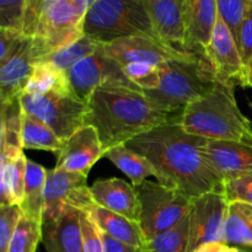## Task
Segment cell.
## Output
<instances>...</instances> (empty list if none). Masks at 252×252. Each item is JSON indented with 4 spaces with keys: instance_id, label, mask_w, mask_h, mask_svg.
<instances>
[{
    "instance_id": "cell-24",
    "label": "cell",
    "mask_w": 252,
    "mask_h": 252,
    "mask_svg": "<svg viewBox=\"0 0 252 252\" xmlns=\"http://www.w3.org/2000/svg\"><path fill=\"white\" fill-rule=\"evenodd\" d=\"M105 158L111 160L117 169L127 175L134 187L143 184L149 176L157 177L158 181L160 180V174L155 169L154 165L147 158L128 148L126 144H121L108 149L105 153Z\"/></svg>"
},
{
    "instance_id": "cell-35",
    "label": "cell",
    "mask_w": 252,
    "mask_h": 252,
    "mask_svg": "<svg viewBox=\"0 0 252 252\" xmlns=\"http://www.w3.org/2000/svg\"><path fill=\"white\" fill-rule=\"evenodd\" d=\"M223 194L228 203L243 202L252 204V174L223 182Z\"/></svg>"
},
{
    "instance_id": "cell-4",
    "label": "cell",
    "mask_w": 252,
    "mask_h": 252,
    "mask_svg": "<svg viewBox=\"0 0 252 252\" xmlns=\"http://www.w3.org/2000/svg\"><path fill=\"white\" fill-rule=\"evenodd\" d=\"M161 80L154 90L143 91L153 107L176 113L199 100L214 88L217 76L203 54L186 61H170L160 65Z\"/></svg>"
},
{
    "instance_id": "cell-39",
    "label": "cell",
    "mask_w": 252,
    "mask_h": 252,
    "mask_svg": "<svg viewBox=\"0 0 252 252\" xmlns=\"http://www.w3.org/2000/svg\"><path fill=\"white\" fill-rule=\"evenodd\" d=\"M22 36V32L0 27V62L4 61L14 51L15 47L21 41Z\"/></svg>"
},
{
    "instance_id": "cell-3",
    "label": "cell",
    "mask_w": 252,
    "mask_h": 252,
    "mask_svg": "<svg viewBox=\"0 0 252 252\" xmlns=\"http://www.w3.org/2000/svg\"><path fill=\"white\" fill-rule=\"evenodd\" d=\"M234 81L217 80L207 95L187 105L177 116L185 132L211 140H230L252 145V125L241 112Z\"/></svg>"
},
{
    "instance_id": "cell-27",
    "label": "cell",
    "mask_w": 252,
    "mask_h": 252,
    "mask_svg": "<svg viewBox=\"0 0 252 252\" xmlns=\"http://www.w3.org/2000/svg\"><path fill=\"white\" fill-rule=\"evenodd\" d=\"M24 110V108H22ZM22 148L24 149L46 150L56 155L63 148L64 142L51 127L36 116L22 111Z\"/></svg>"
},
{
    "instance_id": "cell-10",
    "label": "cell",
    "mask_w": 252,
    "mask_h": 252,
    "mask_svg": "<svg viewBox=\"0 0 252 252\" xmlns=\"http://www.w3.org/2000/svg\"><path fill=\"white\" fill-rule=\"evenodd\" d=\"M49 51L39 39L22 36L14 51L0 62V100L7 102L20 97L29 83L34 65L46 61Z\"/></svg>"
},
{
    "instance_id": "cell-23",
    "label": "cell",
    "mask_w": 252,
    "mask_h": 252,
    "mask_svg": "<svg viewBox=\"0 0 252 252\" xmlns=\"http://www.w3.org/2000/svg\"><path fill=\"white\" fill-rule=\"evenodd\" d=\"M22 106L20 97L1 103L0 157L14 158L22 148Z\"/></svg>"
},
{
    "instance_id": "cell-11",
    "label": "cell",
    "mask_w": 252,
    "mask_h": 252,
    "mask_svg": "<svg viewBox=\"0 0 252 252\" xmlns=\"http://www.w3.org/2000/svg\"><path fill=\"white\" fill-rule=\"evenodd\" d=\"M226 211L223 192H211L194 199L189 212L187 252H194L204 244L224 243Z\"/></svg>"
},
{
    "instance_id": "cell-15",
    "label": "cell",
    "mask_w": 252,
    "mask_h": 252,
    "mask_svg": "<svg viewBox=\"0 0 252 252\" xmlns=\"http://www.w3.org/2000/svg\"><path fill=\"white\" fill-rule=\"evenodd\" d=\"M202 153L214 174L223 182L252 174L251 144L206 139Z\"/></svg>"
},
{
    "instance_id": "cell-18",
    "label": "cell",
    "mask_w": 252,
    "mask_h": 252,
    "mask_svg": "<svg viewBox=\"0 0 252 252\" xmlns=\"http://www.w3.org/2000/svg\"><path fill=\"white\" fill-rule=\"evenodd\" d=\"M219 16L217 0H186L185 51L204 54Z\"/></svg>"
},
{
    "instance_id": "cell-29",
    "label": "cell",
    "mask_w": 252,
    "mask_h": 252,
    "mask_svg": "<svg viewBox=\"0 0 252 252\" xmlns=\"http://www.w3.org/2000/svg\"><path fill=\"white\" fill-rule=\"evenodd\" d=\"M97 47V42L93 41L88 36L83 34L79 38H76L75 41L70 42V43L62 47V48L57 49L56 52H53L43 62H49L54 66H57L59 70L68 73L76 63H79L84 58L95 53Z\"/></svg>"
},
{
    "instance_id": "cell-12",
    "label": "cell",
    "mask_w": 252,
    "mask_h": 252,
    "mask_svg": "<svg viewBox=\"0 0 252 252\" xmlns=\"http://www.w3.org/2000/svg\"><path fill=\"white\" fill-rule=\"evenodd\" d=\"M103 52L122 66L129 63H149L161 65L170 61H186L197 53L180 51L161 39L150 36H130L107 44H101Z\"/></svg>"
},
{
    "instance_id": "cell-20",
    "label": "cell",
    "mask_w": 252,
    "mask_h": 252,
    "mask_svg": "<svg viewBox=\"0 0 252 252\" xmlns=\"http://www.w3.org/2000/svg\"><path fill=\"white\" fill-rule=\"evenodd\" d=\"M42 243L46 252H85L79 209L66 204L58 219L43 221Z\"/></svg>"
},
{
    "instance_id": "cell-7",
    "label": "cell",
    "mask_w": 252,
    "mask_h": 252,
    "mask_svg": "<svg viewBox=\"0 0 252 252\" xmlns=\"http://www.w3.org/2000/svg\"><path fill=\"white\" fill-rule=\"evenodd\" d=\"M139 225L147 241L170 230L191 212L193 198L160 182L145 180L135 187Z\"/></svg>"
},
{
    "instance_id": "cell-33",
    "label": "cell",
    "mask_w": 252,
    "mask_h": 252,
    "mask_svg": "<svg viewBox=\"0 0 252 252\" xmlns=\"http://www.w3.org/2000/svg\"><path fill=\"white\" fill-rule=\"evenodd\" d=\"M219 16L225 21L234 37H238L239 27L252 0H217Z\"/></svg>"
},
{
    "instance_id": "cell-30",
    "label": "cell",
    "mask_w": 252,
    "mask_h": 252,
    "mask_svg": "<svg viewBox=\"0 0 252 252\" xmlns=\"http://www.w3.org/2000/svg\"><path fill=\"white\" fill-rule=\"evenodd\" d=\"M189 213L170 230L152 239L145 245V252H187Z\"/></svg>"
},
{
    "instance_id": "cell-43",
    "label": "cell",
    "mask_w": 252,
    "mask_h": 252,
    "mask_svg": "<svg viewBox=\"0 0 252 252\" xmlns=\"http://www.w3.org/2000/svg\"><path fill=\"white\" fill-rule=\"evenodd\" d=\"M244 88H252V59L250 61V63L246 65V70H245V79L243 81Z\"/></svg>"
},
{
    "instance_id": "cell-9",
    "label": "cell",
    "mask_w": 252,
    "mask_h": 252,
    "mask_svg": "<svg viewBox=\"0 0 252 252\" xmlns=\"http://www.w3.org/2000/svg\"><path fill=\"white\" fill-rule=\"evenodd\" d=\"M66 74L74 95L85 103L98 88H128L142 91L126 75L123 66L103 52L100 43L95 53L76 63Z\"/></svg>"
},
{
    "instance_id": "cell-40",
    "label": "cell",
    "mask_w": 252,
    "mask_h": 252,
    "mask_svg": "<svg viewBox=\"0 0 252 252\" xmlns=\"http://www.w3.org/2000/svg\"><path fill=\"white\" fill-rule=\"evenodd\" d=\"M101 236H102L105 252H145V246L144 248H137V246H132L128 245V244L121 243V241L111 238V236L102 233V231H101Z\"/></svg>"
},
{
    "instance_id": "cell-31",
    "label": "cell",
    "mask_w": 252,
    "mask_h": 252,
    "mask_svg": "<svg viewBox=\"0 0 252 252\" xmlns=\"http://www.w3.org/2000/svg\"><path fill=\"white\" fill-rule=\"evenodd\" d=\"M42 241V223L22 214L10 241L9 252H36Z\"/></svg>"
},
{
    "instance_id": "cell-17",
    "label": "cell",
    "mask_w": 252,
    "mask_h": 252,
    "mask_svg": "<svg viewBox=\"0 0 252 252\" xmlns=\"http://www.w3.org/2000/svg\"><path fill=\"white\" fill-rule=\"evenodd\" d=\"M143 4L158 37L166 44L185 51L186 0H143Z\"/></svg>"
},
{
    "instance_id": "cell-19",
    "label": "cell",
    "mask_w": 252,
    "mask_h": 252,
    "mask_svg": "<svg viewBox=\"0 0 252 252\" xmlns=\"http://www.w3.org/2000/svg\"><path fill=\"white\" fill-rule=\"evenodd\" d=\"M88 175L81 172H71L65 170H47L44 186L43 221L58 219L65 209L69 198L78 189L88 186Z\"/></svg>"
},
{
    "instance_id": "cell-8",
    "label": "cell",
    "mask_w": 252,
    "mask_h": 252,
    "mask_svg": "<svg viewBox=\"0 0 252 252\" xmlns=\"http://www.w3.org/2000/svg\"><path fill=\"white\" fill-rule=\"evenodd\" d=\"M20 102L24 111L43 121L63 142L85 126L88 103L74 94H22Z\"/></svg>"
},
{
    "instance_id": "cell-2",
    "label": "cell",
    "mask_w": 252,
    "mask_h": 252,
    "mask_svg": "<svg viewBox=\"0 0 252 252\" xmlns=\"http://www.w3.org/2000/svg\"><path fill=\"white\" fill-rule=\"evenodd\" d=\"M176 117L155 110L144 93L128 88H98L88 101L85 126L97 130L103 149L126 144Z\"/></svg>"
},
{
    "instance_id": "cell-6",
    "label": "cell",
    "mask_w": 252,
    "mask_h": 252,
    "mask_svg": "<svg viewBox=\"0 0 252 252\" xmlns=\"http://www.w3.org/2000/svg\"><path fill=\"white\" fill-rule=\"evenodd\" d=\"M21 32L39 39L52 54L83 36V20L73 0H27Z\"/></svg>"
},
{
    "instance_id": "cell-22",
    "label": "cell",
    "mask_w": 252,
    "mask_h": 252,
    "mask_svg": "<svg viewBox=\"0 0 252 252\" xmlns=\"http://www.w3.org/2000/svg\"><path fill=\"white\" fill-rule=\"evenodd\" d=\"M27 158L24 152L14 158L0 157V206H21L25 198Z\"/></svg>"
},
{
    "instance_id": "cell-34",
    "label": "cell",
    "mask_w": 252,
    "mask_h": 252,
    "mask_svg": "<svg viewBox=\"0 0 252 252\" xmlns=\"http://www.w3.org/2000/svg\"><path fill=\"white\" fill-rule=\"evenodd\" d=\"M21 217L20 206H0V252H9L10 241Z\"/></svg>"
},
{
    "instance_id": "cell-5",
    "label": "cell",
    "mask_w": 252,
    "mask_h": 252,
    "mask_svg": "<svg viewBox=\"0 0 252 252\" xmlns=\"http://www.w3.org/2000/svg\"><path fill=\"white\" fill-rule=\"evenodd\" d=\"M83 34L100 44L130 36L160 39L143 0H97L84 16Z\"/></svg>"
},
{
    "instance_id": "cell-26",
    "label": "cell",
    "mask_w": 252,
    "mask_h": 252,
    "mask_svg": "<svg viewBox=\"0 0 252 252\" xmlns=\"http://www.w3.org/2000/svg\"><path fill=\"white\" fill-rule=\"evenodd\" d=\"M224 243L230 246L252 248V204L243 202L228 203Z\"/></svg>"
},
{
    "instance_id": "cell-36",
    "label": "cell",
    "mask_w": 252,
    "mask_h": 252,
    "mask_svg": "<svg viewBox=\"0 0 252 252\" xmlns=\"http://www.w3.org/2000/svg\"><path fill=\"white\" fill-rule=\"evenodd\" d=\"M27 0H0V27L21 32Z\"/></svg>"
},
{
    "instance_id": "cell-25",
    "label": "cell",
    "mask_w": 252,
    "mask_h": 252,
    "mask_svg": "<svg viewBox=\"0 0 252 252\" xmlns=\"http://www.w3.org/2000/svg\"><path fill=\"white\" fill-rule=\"evenodd\" d=\"M47 169L42 165L27 159L26 180H25V198L20 206L22 214L27 218L41 221L44 208V186Z\"/></svg>"
},
{
    "instance_id": "cell-28",
    "label": "cell",
    "mask_w": 252,
    "mask_h": 252,
    "mask_svg": "<svg viewBox=\"0 0 252 252\" xmlns=\"http://www.w3.org/2000/svg\"><path fill=\"white\" fill-rule=\"evenodd\" d=\"M47 93L74 94L68 74L59 70L49 62H39L34 65L31 78L22 94L39 95Z\"/></svg>"
},
{
    "instance_id": "cell-1",
    "label": "cell",
    "mask_w": 252,
    "mask_h": 252,
    "mask_svg": "<svg viewBox=\"0 0 252 252\" xmlns=\"http://www.w3.org/2000/svg\"><path fill=\"white\" fill-rule=\"evenodd\" d=\"M206 138L189 134L177 122V116L126 143L147 158L159 171L164 186L196 199L211 192L223 191V181L207 162L202 145Z\"/></svg>"
},
{
    "instance_id": "cell-41",
    "label": "cell",
    "mask_w": 252,
    "mask_h": 252,
    "mask_svg": "<svg viewBox=\"0 0 252 252\" xmlns=\"http://www.w3.org/2000/svg\"><path fill=\"white\" fill-rule=\"evenodd\" d=\"M194 252H238V248L225 243H209L202 245Z\"/></svg>"
},
{
    "instance_id": "cell-16",
    "label": "cell",
    "mask_w": 252,
    "mask_h": 252,
    "mask_svg": "<svg viewBox=\"0 0 252 252\" xmlns=\"http://www.w3.org/2000/svg\"><path fill=\"white\" fill-rule=\"evenodd\" d=\"M105 153L97 130L91 126H84L64 142L56 155V169L89 175L94 165L105 158Z\"/></svg>"
},
{
    "instance_id": "cell-42",
    "label": "cell",
    "mask_w": 252,
    "mask_h": 252,
    "mask_svg": "<svg viewBox=\"0 0 252 252\" xmlns=\"http://www.w3.org/2000/svg\"><path fill=\"white\" fill-rule=\"evenodd\" d=\"M95 1H97V0H73L74 7H75L79 16L81 17V20H84L86 11H88L89 7H90Z\"/></svg>"
},
{
    "instance_id": "cell-37",
    "label": "cell",
    "mask_w": 252,
    "mask_h": 252,
    "mask_svg": "<svg viewBox=\"0 0 252 252\" xmlns=\"http://www.w3.org/2000/svg\"><path fill=\"white\" fill-rule=\"evenodd\" d=\"M79 220H80L81 234H83L84 251L105 252L101 230L96 226V224L81 211H79Z\"/></svg>"
},
{
    "instance_id": "cell-32",
    "label": "cell",
    "mask_w": 252,
    "mask_h": 252,
    "mask_svg": "<svg viewBox=\"0 0 252 252\" xmlns=\"http://www.w3.org/2000/svg\"><path fill=\"white\" fill-rule=\"evenodd\" d=\"M126 75L142 91L154 90L161 80V68L149 63H129L123 66Z\"/></svg>"
},
{
    "instance_id": "cell-44",
    "label": "cell",
    "mask_w": 252,
    "mask_h": 252,
    "mask_svg": "<svg viewBox=\"0 0 252 252\" xmlns=\"http://www.w3.org/2000/svg\"><path fill=\"white\" fill-rule=\"evenodd\" d=\"M238 252H248V251H244V250H240V249H238Z\"/></svg>"
},
{
    "instance_id": "cell-21",
    "label": "cell",
    "mask_w": 252,
    "mask_h": 252,
    "mask_svg": "<svg viewBox=\"0 0 252 252\" xmlns=\"http://www.w3.org/2000/svg\"><path fill=\"white\" fill-rule=\"evenodd\" d=\"M91 198L103 208L139 223V202L133 185L125 180H98L90 186Z\"/></svg>"
},
{
    "instance_id": "cell-13",
    "label": "cell",
    "mask_w": 252,
    "mask_h": 252,
    "mask_svg": "<svg viewBox=\"0 0 252 252\" xmlns=\"http://www.w3.org/2000/svg\"><path fill=\"white\" fill-rule=\"evenodd\" d=\"M66 204L85 213L102 233L107 234L111 238L137 248H144L147 245L148 241L139 223L98 206L91 198L89 186L78 189L69 198Z\"/></svg>"
},
{
    "instance_id": "cell-38",
    "label": "cell",
    "mask_w": 252,
    "mask_h": 252,
    "mask_svg": "<svg viewBox=\"0 0 252 252\" xmlns=\"http://www.w3.org/2000/svg\"><path fill=\"white\" fill-rule=\"evenodd\" d=\"M239 51L243 58L245 68L252 59V1L245 12L240 27H239L238 37H236ZM246 70V69H245Z\"/></svg>"
},
{
    "instance_id": "cell-14",
    "label": "cell",
    "mask_w": 252,
    "mask_h": 252,
    "mask_svg": "<svg viewBox=\"0 0 252 252\" xmlns=\"http://www.w3.org/2000/svg\"><path fill=\"white\" fill-rule=\"evenodd\" d=\"M203 56L213 66L217 80L234 81L243 85L245 79V64L233 32L220 16H218L211 41Z\"/></svg>"
}]
</instances>
